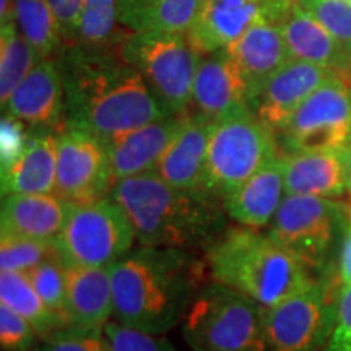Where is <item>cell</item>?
I'll use <instances>...</instances> for the list:
<instances>
[{
  "mask_svg": "<svg viewBox=\"0 0 351 351\" xmlns=\"http://www.w3.org/2000/svg\"><path fill=\"white\" fill-rule=\"evenodd\" d=\"M335 75L317 88L275 132L280 150L322 152L351 148V83Z\"/></svg>",
  "mask_w": 351,
  "mask_h": 351,
  "instance_id": "11",
  "label": "cell"
},
{
  "mask_svg": "<svg viewBox=\"0 0 351 351\" xmlns=\"http://www.w3.org/2000/svg\"><path fill=\"white\" fill-rule=\"evenodd\" d=\"M350 213L351 205L337 199L285 195L269 234L311 270H322L343 239Z\"/></svg>",
  "mask_w": 351,
  "mask_h": 351,
  "instance_id": "9",
  "label": "cell"
},
{
  "mask_svg": "<svg viewBox=\"0 0 351 351\" xmlns=\"http://www.w3.org/2000/svg\"><path fill=\"white\" fill-rule=\"evenodd\" d=\"M282 150L223 199L228 217L241 226H270L285 199Z\"/></svg>",
  "mask_w": 351,
  "mask_h": 351,
  "instance_id": "20",
  "label": "cell"
},
{
  "mask_svg": "<svg viewBox=\"0 0 351 351\" xmlns=\"http://www.w3.org/2000/svg\"><path fill=\"white\" fill-rule=\"evenodd\" d=\"M109 195L129 217L142 245L207 251L228 228L221 200L204 191L176 189L155 171L121 179Z\"/></svg>",
  "mask_w": 351,
  "mask_h": 351,
  "instance_id": "3",
  "label": "cell"
},
{
  "mask_svg": "<svg viewBox=\"0 0 351 351\" xmlns=\"http://www.w3.org/2000/svg\"><path fill=\"white\" fill-rule=\"evenodd\" d=\"M215 122L200 114H186L184 124L155 173L181 191H202L208 143Z\"/></svg>",
  "mask_w": 351,
  "mask_h": 351,
  "instance_id": "19",
  "label": "cell"
},
{
  "mask_svg": "<svg viewBox=\"0 0 351 351\" xmlns=\"http://www.w3.org/2000/svg\"><path fill=\"white\" fill-rule=\"evenodd\" d=\"M33 132L59 134L65 121V86L56 57L41 59L2 106Z\"/></svg>",
  "mask_w": 351,
  "mask_h": 351,
  "instance_id": "14",
  "label": "cell"
},
{
  "mask_svg": "<svg viewBox=\"0 0 351 351\" xmlns=\"http://www.w3.org/2000/svg\"><path fill=\"white\" fill-rule=\"evenodd\" d=\"M276 153L275 132L252 111L215 122L202 191L223 202Z\"/></svg>",
  "mask_w": 351,
  "mask_h": 351,
  "instance_id": "7",
  "label": "cell"
},
{
  "mask_svg": "<svg viewBox=\"0 0 351 351\" xmlns=\"http://www.w3.org/2000/svg\"><path fill=\"white\" fill-rule=\"evenodd\" d=\"M204 261L212 282L243 293L263 309L315 280L301 258L257 228H226L205 251Z\"/></svg>",
  "mask_w": 351,
  "mask_h": 351,
  "instance_id": "4",
  "label": "cell"
},
{
  "mask_svg": "<svg viewBox=\"0 0 351 351\" xmlns=\"http://www.w3.org/2000/svg\"><path fill=\"white\" fill-rule=\"evenodd\" d=\"M195 112L213 122L251 111L247 82L226 51L202 56L194 82Z\"/></svg>",
  "mask_w": 351,
  "mask_h": 351,
  "instance_id": "15",
  "label": "cell"
},
{
  "mask_svg": "<svg viewBox=\"0 0 351 351\" xmlns=\"http://www.w3.org/2000/svg\"><path fill=\"white\" fill-rule=\"evenodd\" d=\"M13 20L41 59L56 57L64 49L62 26L47 0H15Z\"/></svg>",
  "mask_w": 351,
  "mask_h": 351,
  "instance_id": "28",
  "label": "cell"
},
{
  "mask_svg": "<svg viewBox=\"0 0 351 351\" xmlns=\"http://www.w3.org/2000/svg\"><path fill=\"white\" fill-rule=\"evenodd\" d=\"M276 25L282 29L289 59L306 60L351 75V56L298 0L282 13Z\"/></svg>",
  "mask_w": 351,
  "mask_h": 351,
  "instance_id": "21",
  "label": "cell"
},
{
  "mask_svg": "<svg viewBox=\"0 0 351 351\" xmlns=\"http://www.w3.org/2000/svg\"><path fill=\"white\" fill-rule=\"evenodd\" d=\"M324 351H351V285L339 289L335 322Z\"/></svg>",
  "mask_w": 351,
  "mask_h": 351,
  "instance_id": "38",
  "label": "cell"
},
{
  "mask_svg": "<svg viewBox=\"0 0 351 351\" xmlns=\"http://www.w3.org/2000/svg\"><path fill=\"white\" fill-rule=\"evenodd\" d=\"M339 289L315 278L296 295L263 309L267 351H324L337 314Z\"/></svg>",
  "mask_w": 351,
  "mask_h": 351,
  "instance_id": "10",
  "label": "cell"
},
{
  "mask_svg": "<svg viewBox=\"0 0 351 351\" xmlns=\"http://www.w3.org/2000/svg\"><path fill=\"white\" fill-rule=\"evenodd\" d=\"M335 75L345 73L306 60L288 59L254 96L251 111L269 129L280 130L317 88Z\"/></svg>",
  "mask_w": 351,
  "mask_h": 351,
  "instance_id": "13",
  "label": "cell"
},
{
  "mask_svg": "<svg viewBox=\"0 0 351 351\" xmlns=\"http://www.w3.org/2000/svg\"><path fill=\"white\" fill-rule=\"evenodd\" d=\"M26 129L28 127L23 122L10 114H3L0 125V173L10 169L25 153L32 135Z\"/></svg>",
  "mask_w": 351,
  "mask_h": 351,
  "instance_id": "37",
  "label": "cell"
},
{
  "mask_svg": "<svg viewBox=\"0 0 351 351\" xmlns=\"http://www.w3.org/2000/svg\"><path fill=\"white\" fill-rule=\"evenodd\" d=\"M41 56L26 41L15 20L0 25V101L2 106L10 98L15 88L25 80Z\"/></svg>",
  "mask_w": 351,
  "mask_h": 351,
  "instance_id": "29",
  "label": "cell"
},
{
  "mask_svg": "<svg viewBox=\"0 0 351 351\" xmlns=\"http://www.w3.org/2000/svg\"><path fill=\"white\" fill-rule=\"evenodd\" d=\"M112 320L134 330L165 335L182 322L205 285L207 263L192 251L134 247L109 267Z\"/></svg>",
  "mask_w": 351,
  "mask_h": 351,
  "instance_id": "2",
  "label": "cell"
},
{
  "mask_svg": "<svg viewBox=\"0 0 351 351\" xmlns=\"http://www.w3.org/2000/svg\"><path fill=\"white\" fill-rule=\"evenodd\" d=\"M346 2H350V3H351V0H346Z\"/></svg>",
  "mask_w": 351,
  "mask_h": 351,
  "instance_id": "41",
  "label": "cell"
},
{
  "mask_svg": "<svg viewBox=\"0 0 351 351\" xmlns=\"http://www.w3.org/2000/svg\"><path fill=\"white\" fill-rule=\"evenodd\" d=\"M51 258H60L56 239L7 238V236H2L0 239L2 271H28Z\"/></svg>",
  "mask_w": 351,
  "mask_h": 351,
  "instance_id": "31",
  "label": "cell"
},
{
  "mask_svg": "<svg viewBox=\"0 0 351 351\" xmlns=\"http://www.w3.org/2000/svg\"><path fill=\"white\" fill-rule=\"evenodd\" d=\"M47 2L51 3L57 20H59L60 26H62L65 46H67L72 41L73 34H75L85 0H47Z\"/></svg>",
  "mask_w": 351,
  "mask_h": 351,
  "instance_id": "39",
  "label": "cell"
},
{
  "mask_svg": "<svg viewBox=\"0 0 351 351\" xmlns=\"http://www.w3.org/2000/svg\"><path fill=\"white\" fill-rule=\"evenodd\" d=\"M112 313L109 267H67L65 317L69 327L78 332H104Z\"/></svg>",
  "mask_w": 351,
  "mask_h": 351,
  "instance_id": "22",
  "label": "cell"
},
{
  "mask_svg": "<svg viewBox=\"0 0 351 351\" xmlns=\"http://www.w3.org/2000/svg\"><path fill=\"white\" fill-rule=\"evenodd\" d=\"M32 282L38 295L43 298L51 309L62 314L65 317L67 306V267L62 258H51L28 271H23ZM67 319V317H65Z\"/></svg>",
  "mask_w": 351,
  "mask_h": 351,
  "instance_id": "32",
  "label": "cell"
},
{
  "mask_svg": "<svg viewBox=\"0 0 351 351\" xmlns=\"http://www.w3.org/2000/svg\"><path fill=\"white\" fill-rule=\"evenodd\" d=\"M129 217L111 195L73 204L59 236V256L67 267H111L134 249Z\"/></svg>",
  "mask_w": 351,
  "mask_h": 351,
  "instance_id": "8",
  "label": "cell"
},
{
  "mask_svg": "<svg viewBox=\"0 0 351 351\" xmlns=\"http://www.w3.org/2000/svg\"><path fill=\"white\" fill-rule=\"evenodd\" d=\"M274 0H202L186 36L199 54L225 51L256 21L270 19Z\"/></svg>",
  "mask_w": 351,
  "mask_h": 351,
  "instance_id": "16",
  "label": "cell"
},
{
  "mask_svg": "<svg viewBox=\"0 0 351 351\" xmlns=\"http://www.w3.org/2000/svg\"><path fill=\"white\" fill-rule=\"evenodd\" d=\"M65 86V121L108 140L174 116L156 98L119 46L88 49L65 46L59 57Z\"/></svg>",
  "mask_w": 351,
  "mask_h": 351,
  "instance_id": "1",
  "label": "cell"
},
{
  "mask_svg": "<svg viewBox=\"0 0 351 351\" xmlns=\"http://www.w3.org/2000/svg\"><path fill=\"white\" fill-rule=\"evenodd\" d=\"M33 351H112L104 332H78L73 328L54 333Z\"/></svg>",
  "mask_w": 351,
  "mask_h": 351,
  "instance_id": "36",
  "label": "cell"
},
{
  "mask_svg": "<svg viewBox=\"0 0 351 351\" xmlns=\"http://www.w3.org/2000/svg\"><path fill=\"white\" fill-rule=\"evenodd\" d=\"M41 337L23 315L0 302V345L3 351H33Z\"/></svg>",
  "mask_w": 351,
  "mask_h": 351,
  "instance_id": "34",
  "label": "cell"
},
{
  "mask_svg": "<svg viewBox=\"0 0 351 351\" xmlns=\"http://www.w3.org/2000/svg\"><path fill=\"white\" fill-rule=\"evenodd\" d=\"M182 116H168L104 140L114 184L155 171L184 124Z\"/></svg>",
  "mask_w": 351,
  "mask_h": 351,
  "instance_id": "18",
  "label": "cell"
},
{
  "mask_svg": "<svg viewBox=\"0 0 351 351\" xmlns=\"http://www.w3.org/2000/svg\"><path fill=\"white\" fill-rule=\"evenodd\" d=\"M0 301L23 315L41 337V341L64 328H69L67 319L43 301L23 271L0 274Z\"/></svg>",
  "mask_w": 351,
  "mask_h": 351,
  "instance_id": "27",
  "label": "cell"
},
{
  "mask_svg": "<svg viewBox=\"0 0 351 351\" xmlns=\"http://www.w3.org/2000/svg\"><path fill=\"white\" fill-rule=\"evenodd\" d=\"M104 335L111 343L112 351H179L163 335H150L134 328L124 327L116 320L108 322Z\"/></svg>",
  "mask_w": 351,
  "mask_h": 351,
  "instance_id": "35",
  "label": "cell"
},
{
  "mask_svg": "<svg viewBox=\"0 0 351 351\" xmlns=\"http://www.w3.org/2000/svg\"><path fill=\"white\" fill-rule=\"evenodd\" d=\"M56 174L57 134L33 132L20 160L0 174L2 197L10 194H54Z\"/></svg>",
  "mask_w": 351,
  "mask_h": 351,
  "instance_id": "25",
  "label": "cell"
},
{
  "mask_svg": "<svg viewBox=\"0 0 351 351\" xmlns=\"http://www.w3.org/2000/svg\"><path fill=\"white\" fill-rule=\"evenodd\" d=\"M287 195L340 199L351 186V148L322 152H282Z\"/></svg>",
  "mask_w": 351,
  "mask_h": 351,
  "instance_id": "17",
  "label": "cell"
},
{
  "mask_svg": "<svg viewBox=\"0 0 351 351\" xmlns=\"http://www.w3.org/2000/svg\"><path fill=\"white\" fill-rule=\"evenodd\" d=\"M350 191H351V186H350Z\"/></svg>",
  "mask_w": 351,
  "mask_h": 351,
  "instance_id": "42",
  "label": "cell"
},
{
  "mask_svg": "<svg viewBox=\"0 0 351 351\" xmlns=\"http://www.w3.org/2000/svg\"><path fill=\"white\" fill-rule=\"evenodd\" d=\"M202 0H117V20L130 33H187Z\"/></svg>",
  "mask_w": 351,
  "mask_h": 351,
  "instance_id": "26",
  "label": "cell"
},
{
  "mask_svg": "<svg viewBox=\"0 0 351 351\" xmlns=\"http://www.w3.org/2000/svg\"><path fill=\"white\" fill-rule=\"evenodd\" d=\"M73 204L57 194H10L2 197L0 236L56 239Z\"/></svg>",
  "mask_w": 351,
  "mask_h": 351,
  "instance_id": "23",
  "label": "cell"
},
{
  "mask_svg": "<svg viewBox=\"0 0 351 351\" xmlns=\"http://www.w3.org/2000/svg\"><path fill=\"white\" fill-rule=\"evenodd\" d=\"M351 56V3L346 0H298Z\"/></svg>",
  "mask_w": 351,
  "mask_h": 351,
  "instance_id": "33",
  "label": "cell"
},
{
  "mask_svg": "<svg viewBox=\"0 0 351 351\" xmlns=\"http://www.w3.org/2000/svg\"><path fill=\"white\" fill-rule=\"evenodd\" d=\"M192 351H267L263 307L226 285L210 282L182 320Z\"/></svg>",
  "mask_w": 351,
  "mask_h": 351,
  "instance_id": "5",
  "label": "cell"
},
{
  "mask_svg": "<svg viewBox=\"0 0 351 351\" xmlns=\"http://www.w3.org/2000/svg\"><path fill=\"white\" fill-rule=\"evenodd\" d=\"M119 51L171 114L189 112L202 54L189 43L186 33L129 32Z\"/></svg>",
  "mask_w": 351,
  "mask_h": 351,
  "instance_id": "6",
  "label": "cell"
},
{
  "mask_svg": "<svg viewBox=\"0 0 351 351\" xmlns=\"http://www.w3.org/2000/svg\"><path fill=\"white\" fill-rule=\"evenodd\" d=\"M337 280H339L340 287H343V285H351V213H350L348 225H346L343 239H341L340 243Z\"/></svg>",
  "mask_w": 351,
  "mask_h": 351,
  "instance_id": "40",
  "label": "cell"
},
{
  "mask_svg": "<svg viewBox=\"0 0 351 351\" xmlns=\"http://www.w3.org/2000/svg\"><path fill=\"white\" fill-rule=\"evenodd\" d=\"M117 25V0H85L75 34L67 46L88 49L119 46L129 32H121Z\"/></svg>",
  "mask_w": 351,
  "mask_h": 351,
  "instance_id": "30",
  "label": "cell"
},
{
  "mask_svg": "<svg viewBox=\"0 0 351 351\" xmlns=\"http://www.w3.org/2000/svg\"><path fill=\"white\" fill-rule=\"evenodd\" d=\"M247 82L251 101L263 83L289 59L282 29L275 21L262 19L225 49Z\"/></svg>",
  "mask_w": 351,
  "mask_h": 351,
  "instance_id": "24",
  "label": "cell"
},
{
  "mask_svg": "<svg viewBox=\"0 0 351 351\" xmlns=\"http://www.w3.org/2000/svg\"><path fill=\"white\" fill-rule=\"evenodd\" d=\"M114 179L104 140L65 125L57 134L54 194L70 204H88L111 194Z\"/></svg>",
  "mask_w": 351,
  "mask_h": 351,
  "instance_id": "12",
  "label": "cell"
}]
</instances>
